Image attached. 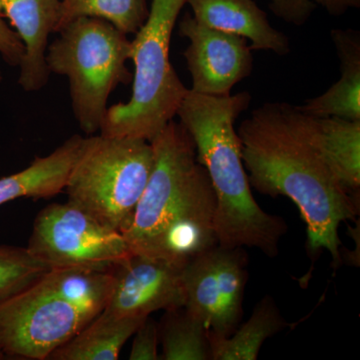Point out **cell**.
<instances>
[{
    "label": "cell",
    "instance_id": "1",
    "mask_svg": "<svg viewBox=\"0 0 360 360\" xmlns=\"http://www.w3.org/2000/svg\"><path fill=\"white\" fill-rule=\"evenodd\" d=\"M238 134L250 186L290 198L307 224L309 252L326 250L340 266L338 229L359 214V194L348 193L322 158L314 117L290 103H266L241 122Z\"/></svg>",
    "mask_w": 360,
    "mask_h": 360
},
{
    "label": "cell",
    "instance_id": "2",
    "mask_svg": "<svg viewBox=\"0 0 360 360\" xmlns=\"http://www.w3.org/2000/svg\"><path fill=\"white\" fill-rule=\"evenodd\" d=\"M150 144L153 170L122 236L131 253L184 267L217 245L214 188L181 123L168 122Z\"/></svg>",
    "mask_w": 360,
    "mask_h": 360
},
{
    "label": "cell",
    "instance_id": "3",
    "mask_svg": "<svg viewBox=\"0 0 360 360\" xmlns=\"http://www.w3.org/2000/svg\"><path fill=\"white\" fill-rule=\"evenodd\" d=\"M250 103L246 91L219 97L188 89L176 115L191 134L198 160L214 188L217 243L257 248L266 257H276L288 226L281 217L264 212L253 198L234 127Z\"/></svg>",
    "mask_w": 360,
    "mask_h": 360
},
{
    "label": "cell",
    "instance_id": "4",
    "mask_svg": "<svg viewBox=\"0 0 360 360\" xmlns=\"http://www.w3.org/2000/svg\"><path fill=\"white\" fill-rule=\"evenodd\" d=\"M187 0H153L148 18L131 40L132 94L108 108L101 134L150 142L176 116L188 89L170 63L172 32Z\"/></svg>",
    "mask_w": 360,
    "mask_h": 360
},
{
    "label": "cell",
    "instance_id": "5",
    "mask_svg": "<svg viewBox=\"0 0 360 360\" xmlns=\"http://www.w3.org/2000/svg\"><path fill=\"white\" fill-rule=\"evenodd\" d=\"M47 47L49 72L68 77L71 108L86 135L101 131L110 94L134 75L127 66L131 40L108 21L77 18L59 30Z\"/></svg>",
    "mask_w": 360,
    "mask_h": 360
},
{
    "label": "cell",
    "instance_id": "6",
    "mask_svg": "<svg viewBox=\"0 0 360 360\" xmlns=\"http://www.w3.org/2000/svg\"><path fill=\"white\" fill-rule=\"evenodd\" d=\"M153 167L150 142L89 135L68 175V201L122 234L131 224Z\"/></svg>",
    "mask_w": 360,
    "mask_h": 360
},
{
    "label": "cell",
    "instance_id": "7",
    "mask_svg": "<svg viewBox=\"0 0 360 360\" xmlns=\"http://www.w3.org/2000/svg\"><path fill=\"white\" fill-rule=\"evenodd\" d=\"M28 251L51 269L82 267L111 271L132 255L120 232L68 201L40 210Z\"/></svg>",
    "mask_w": 360,
    "mask_h": 360
},
{
    "label": "cell",
    "instance_id": "8",
    "mask_svg": "<svg viewBox=\"0 0 360 360\" xmlns=\"http://www.w3.org/2000/svg\"><path fill=\"white\" fill-rule=\"evenodd\" d=\"M89 322L40 279L0 303V348L7 359H49Z\"/></svg>",
    "mask_w": 360,
    "mask_h": 360
},
{
    "label": "cell",
    "instance_id": "9",
    "mask_svg": "<svg viewBox=\"0 0 360 360\" xmlns=\"http://www.w3.org/2000/svg\"><path fill=\"white\" fill-rule=\"evenodd\" d=\"M243 248L217 243L191 259L182 269L184 307L215 338H229L243 319L248 281Z\"/></svg>",
    "mask_w": 360,
    "mask_h": 360
},
{
    "label": "cell",
    "instance_id": "10",
    "mask_svg": "<svg viewBox=\"0 0 360 360\" xmlns=\"http://www.w3.org/2000/svg\"><path fill=\"white\" fill-rule=\"evenodd\" d=\"M179 32L189 40L184 56L193 79L191 91L231 96L232 89L252 72V51L243 37L208 27L191 13L180 20Z\"/></svg>",
    "mask_w": 360,
    "mask_h": 360
},
{
    "label": "cell",
    "instance_id": "11",
    "mask_svg": "<svg viewBox=\"0 0 360 360\" xmlns=\"http://www.w3.org/2000/svg\"><path fill=\"white\" fill-rule=\"evenodd\" d=\"M182 269L167 260L132 253L112 269L115 288L101 314L148 317L158 310L184 307Z\"/></svg>",
    "mask_w": 360,
    "mask_h": 360
},
{
    "label": "cell",
    "instance_id": "12",
    "mask_svg": "<svg viewBox=\"0 0 360 360\" xmlns=\"http://www.w3.org/2000/svg\"><path fill=\"white\" fill-rule=\"evenodd\" d=\"M61 0H0V18H6L25 46L18 84L26 92L39 91L49 82V37L56 33Z\"/></svg>",
    "mask_w": 360,
    "mask_h": 360
},
{
    "label": "cell",
    "instance_id": "13",
    "mask_svg": "<svg viewBox=\"0 0 360 360\" xmlns=\"http://www.w3.org/2000/svg\"><path fill=\"white\" fill-rule=\"evenodd\" d=\"M193 18L213 30L250 40L251 51L290 52L288 37L276 30L255 0H187Z\"/></svg>",
    "mask_w": 360,
    "mask_h": 360
},
{
    "label": "cell",
    "instance_id": "14",
    "mask_svg": "<svg viewBox=\"0 0 360 360\" xmlns=\"http://www.w3.org/2000/svg\"><path fill=\"white\" fill-rule=\"evenodd\" d=\"M331 39L340 59V79L321 96L307 99L297 106L314 117L360 120V32L333 30Z\"/></svg>",
    "mask_w": 360,
    "mask_h": 360
},
{
    "label": "cell",
    "instance_id": "15",
    "mask_svg": "<svg viewBox=\"0 0 360 360\" xmlns=\"http://www.w3.org/2000/svg\"><path fill=\"white\" fill-rule=\"evenodd\" d=\"M84 137L75 134L51 155L35 158L30 167L0 179V205L21 198H49L65 191Z\"/></svg>",
    "mask_w": 360,
    "mask_h": 360
},
{
    "label": "cell",
    "instance_id": "16",
    "mask_svg": "<svg viewBox=\"0 0 360 360\" xmlns=\"http://www.w3.org/2000/svg\"><path fill=\"white\" fill-rule=\"evenodd\" d=\"M314 137L322 158L341 186L348 193L359 194L360 120L314 117Z\"/></svg>",
    "mask_w": 360,
    "mask_h": 360
},
{
    "label": "cell",
    "instance_id": "17",
    "mask_svg": "<svg viewBox=\"0 0 360 360\" xmlns=\"http://www.w3.org/2000/svg\"><path fill=\"white\" fill-rule=\"evenodd\" d=\"M148 317H115L101 314L56 348L51 360H116L127 341Z\"/></svg>",
    "mask_w": 360,
    "mask_h": 360
},
{
    "label": "cell",
    "instance_id": "18",
    "mask_svg": "<svg viewBox=\"0 0 360 360\" xmlns=\"http://www.w3.org/2000/svg\"><path fill=\"white\" fill-rule=\"evenodd\" d=\"M44 285L77 309L87 321L98 316L110 302L115 277L111 271L70 267L49 270L41 278Z\"/></svg>",
    "mask_w": 360,
    "mask_h": 360
},
{
    "label": "cell",
    "instance_id": "19",
    "mask_svg": "<svg viewBox=\"0 0 360 360\" xmlns=\"http://www.w3.org/2000/svg\"><path fill=\"white\" fill-rule=\"evenodd\" d=\"M288 326L276 303L266 295L250 319L229 338L210 336L212 360H255L265 341Z\"/></svg>",
    "mask_w": 360,
    "mask_h": 360
},
{
    "label": "cell",
    "instance_id": "20",
    "mask_svg": "<svg viewBox=\"0 0 360 360\" xmlns=\"http://www.w3.org/2000/svg\"><path fill=\"white\" fill-rule=\"evenodd\" d=\"M163 360H212L207 328L186 307L165 310L160 323Z\"/></svg>",
    "mask_w": 360,
    "mask_h": 360
},
{
    "label": "cell",
    "instance_id": "21",
    "mask_svg": "<svg viewBox=\"0 0 360 360\" xmlns=\"http://www.w3.org/2000/svg\"><path fill=\"white\" fill-rule=\"evenodd\" d=\"M146 0H61L56 33L77 18H97L125 34H135L148 18Z\"/></svg>",
    "mask_w": 360,
    "mask_h": 360
},
{
    "label": "cell",
    "instance_id": "22",
    "mask_svg": "<svg viewBox=\"0 0 360 360\" xmlns=\"http://www.w3.org/2000/svg\"><path fill=\"white\" fill-rule=\"evenodd\" d=\"M51 269L26 248L0 245V303L39 283Z\"/></svg>",
    "mask_w": 360,
    "mask_h": 360
},
{
    "label": "cell",
    "instance_id": "23",
    "mask_svg": "<svg viewBox=\"0 0 360 360\" xmlns=\"http://www.w3.org/2000/svg\"><path fill=\"white\" fill-rule=\"evenodd\" d=\"M130 360H158V343H160V330L158 323L148 317L142 322L134 333Z\"/></svg>",
    "mask_w": 360,
    "mask_h": 360
},
{
    "label": "cell",
    "instance_id": "24",
    "mask_svg": "<svg viewBox=\"0 0 360 360\" xmlns=\"http://www.w3.org/2000/svg\"><path fill=\"white\" fill-rule=\"evenodd\" d=\"M269 7L277 18L295 26L309 21L316 4L311 0H269Z\"/></svg>",
    "mask_w": 360,
    "mask_h": 360
},
{
    "label": "cell",
    "instance_id": "25",
    "mask_svg": "<svg viewBox=\"0 0 360 360\" xmlns=\"http://www.w3.org/2000/svg\"><path fill=\"white\" fill-rule=\"evenodd\" d=\"M0 56L6 63L13 68H20L25 56V46L13 28L0 18Z\"/></svg>",
    "mask_w": 360,
    "mask_h": 360
},
{
    "label": "cell",
    "instance_id": "26",
    "mask_svg": "<svg viewBox=\"0 0 360 360\" xmlns=\"http://www.w3.org/2000/svg\"><path fill=\"white\" fill-rule=\"evenodd\" d=\"M326 9L331 15H342L352 8H359L360 0H311Z\"/></svg>",
    "mask_w": 360,
    "mask_h": 360
},
{
    "label": "cell",
    "instance_id": "27",
    "mask_svg": "<svg viewBox=\"0 0 360 360\" xmlns=\"http://www.w3.org/2000/svg\"><path fill=\"white\" fill-rule=\"evenodd\" d=\"M6 359H7L6 354H4V352H2L1 348H0V360Z\"/></svg>",
    "mask_w": 360,
    "mask_h": 360
},
{
    "label": "cell",
    "instance_id": "28",
    "mask_svg": "<svg viewBox=\"0 0 360 360\" xmlns=\"http://www.w3.org/2000/svg\"><path fill=\"white\" fill-rule=\"evenodd\" d=\"M2 80H4V77H2V72L0 71V84H1Z\"/></svg>",
    "mask_w": 360,
    "mask_h": 360
}]
</instances>
